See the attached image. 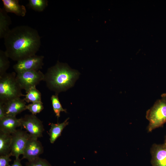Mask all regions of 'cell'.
Here are the masks:
<instances>
[{
  "instance_id": "cell-1",
  "label": "cell",
  "mask_w": 166,
  "mask_h": 166,
  "mask_svg": "<svg viewBox=\"0 0 166 166\" xmlns=\"http://www.w3.org/2000/svg\"><path fill=\"white\" fill-rule=\"evenodd\" d=\"M4 38L6 54L17 61L36 55L41 45L38 31L27 26L10 29Z\"/></svg>"
},
{
  "instance_id": "cell-2",
  "label": "cell",
  "mask_w": 166,
  "mask_h": 166,
  "mask_svg": "<svg viewBox=\"0 0 166 166\" xmlns=\"http://www.w3.org/2000/svg\"><path fill=\"white\" fill-rule=\"evenodd\" d=\"M79 74L77 71L72 69L67 64L57 61L55 65L48 69L43 81L49 89L58 95L73 87Z\"/></svg>"
},
{
  "instance_id": "cell-3",
  "label": "cell",
  "mask_w": 166,
  "mask_h": 166,
  "mask_svg": "<svg viewBox=\"0 0 166 166\" xmlns=\"http://www.w3.org/2000/svg\"><path fill=\"white\" fill-rule=\"evenodd\" d=\"M16 73H6L0 76V102L3 103L25 96L16 78Z\"/></svg>"
},
{
  "instance_id": "cell-4",
  "label": "cell",
  "mask_w": 166,
  "mask_h": 166,
  "mask_svg": "<svg viewBox=\"0 0 166 166\" xmlns=\"http://www.w3.org/2000/svg\"><path fill=\"white\" fill-rule=\"evenodd\" d=\"M146 117L149 121L148 132L162 127L166 123V93L162 94L161 98L157 100L147 111Z\"/></svg>"
},
{
  "instance_id": "cell-5",
  "label": "cell",
  "mask_w": 166,
  "mask_h": 166,
  "mask_svg": "<svg viewBox=\"0 0 166 166\" xmlns=\"http://www.w3.org/2000/svg\"><path fill=\"white\" fill-rule=\"evenodd\" d=\"M44 75L40 70L28 71L17 73L16 78L21 89L26 92L43 81Z\"/></svg>"
},
{
  "instance_id": "cell-6",
  "label": "cell",
  "mask_w": 166,
  "mask_h": 166,
  "mask_svg": "<svg viewBox=\"0 0 166 166\" xmlns=\"http://www.w3.org/2000/svg\"><path fill=\"white\" fill-rule=\"evenodd\" d=\"M21 127L25 129L32 137L43 136L44 128L42 122L35 115L26 114L21 118Z\"/></svg>"
},
{
  "instance_id": "cell-7",
  "label": "cell",
  "mask_w": 166,
  "mask_h": 166,
  "mask_svg": "<svg viewBox=\"0 0 166 166\" xmlns=\"http://www.w3.org/2000/svg\"><path fill=\"white\" fill-rule=\"evenodd\" d=\"M12 140L10 154L16 158L23 155V151L30 135L26 131L17 129L11 134Z\"/></svg>"
},
{
  "instance_id": "cell-8",
  "label": "cell",
  "mask_w": 166,
  "mask_h": 166,
  "mask_svg": "<svg viewBox=\"0 0 166 166\" xmlns=\"http://www.w3.org/2000/svg\"><path fill=\"white\" fill-rule=\"evenodd\" d=\"M44 56L35 55L17 61L13 66L16 73L32 70H39L44 65Z\"/></svg>"
},
{
  "instance_id": "cell-9",
  "label": "cell",
  "mask_w": 166,
  "mask_h": 166,
  "mask_svg": "<svg viewBox=\"0 0 166 166\" xmlns=\"http://www.w3.org/2000/svg\"><path fill=\"white\" fill-rule=\"evenodd\" d=\"M43 152L44 148L41 142L38 139L30 136L24 149L22 159H25L28 161L32 160L39 157Z\"/></svg>"
},
{
  "instance_id": "cell-10",
  "label": "cell",
  "mask_w": 166,
  "mask_h": 166,
  "mask_svg": "<svg viewBox=\"0 0 166 166\" xmlns=\"http://www.w3.org/2000/svg\"><path fill=\"white\" fill-rule=\"evenodd\" d=\"M26 102L24 99L18 98L3 103L5 116H16L26 110Z\"/></svg>"
},
{
  "instance_id": "cell-11",
  "label": "cell",
  "mask_w": 166,
  "mask_h": 166,
  "mask_svg": "<svg viewBox=\"0 0 166 166\" xmlns=\"http://www.w3.org/2000/svg\"><path fill=\"white\" fill-rule=\"evenodd\" d=\"M151 162L152 166H166V146L153 144L151 148Z\"/></svg>"
},
{
  "instance_id": "cell-12",
  "label": "cell",
  "mask_w": 166,
  "mask_h": 166,
  "mask_svg": "<svg viewBox=\"0 0 166 166\" xmlns=\"http://www.w3.org/2000/svg\"><path fill=\"white\" fill-rule=\"evenodd\" d=\"M21 118L16 116H6L0 120V131L12 134L21 127Z\"/></svg>"
},
{
  "instance_id": "cell-13",
  "label": "cell",
  "mask_w": 166,
  "mask_h": 166,
  "mask_svg": "<svg viewBox=\"0 0 166 166\" xmlns=\"http://www.w3.org/2000/svg\"><path fill=\"white\" fill-rule=\"evenodd\" d=\"M3 8L7 13H12L16 15L24 17L26 10L25 7L20 5L18 0H2Z\"/></svg>"
},
{
  "instance_id": "cell-14",
  "label": "cell",
  "mask_w": 166,
  "mask_h": 166,
  "mask_svg": "<svg viewBox=\"0 0 166 166\" xmlns=\"http://www.w3.org/2000/svg\"><path fill=\"white\" fill-rule=\"evenodd\" d=\"M69 118L66 119L61 123L50 124V128L49 134V141L51 144H53L56 140L61 135V132L64 128L69 123Z\"/></svg>"
},
{
  "instance_id": "cell-15",
  "label": "cell",
  "mask_w": 166,
  "mask_h": 166,
  "mask_svg": "<svg viewBox=\"0 0 166 166\" xmlns=\"http://www.w3.org/2000/svg\"><path fill=\"white\" fill-rule=\"evenodd\" d=\"M3 8L0 9V38H4L10 30L11 21L10 17Z\"/></svg>"
},
{
  "instance_id": "cell-16",
  "label": "cell",
  "mask_w": 166,
  "mask_h": 166,
  "mask_svg": "<svg viewBox=\"0 0 166 166\" xmlns=\"http://www.w3.org/2000/svg\"><path fill=\"white\" fill-rule=\"evenodd\" d=\"M11 134L0 131V156L10 154Z\"/></svg>"
},
{
  "instance_id": "cell-17",
  "label": "cell",
  "mask_w": 166,
  "mask_h": 166,
  "mask_svg": "<svg viewBox=\"0 0 166 166\" xmlns=\"http://www.w3.org/2000/svg\"><path fill=\"white\" fill-rule=\"evenodd\" d=\"M26 93L24 99L26 102L33 103L41 101V93L36 87L31 88Z\"/></svg>"
},
{
  "instance_id": "cell-18",
  "label": "cell",
  "mask_w": 166,
  "mask_h": 166,
  "mask_svg": "<svg viewBox=\"0 0 166 166\" xmlns=\"http://www.w3.org/2000/svg\"><path fill=\"white\" fill-rule=\"evenodd\" d=\"M9 57L5 51L0 50V76L6 73V71L10 66V62Z\"/></svg>"
},
{
  "instance_id": "cell-19",
  "label": "cell",
  "mask_w": 166,
  "mask_h": 166,
  "mask_svg": "<svg viewBox=\"0 0 166 166\" xmlns=\"http://www.w3.org/2000/svg\"><path fill=\"white\" fill-rule=\"evenodd\" d=\"M47 0H29L28 5L33 10L38 12L43 11L48 5Z\"/></svg>"
},
{
  "instance_id": "cell-20",
  "label": "cell",
  "mask_w": 166,
  "mask_h": 166,
  "mask_svg": "<svg viewBox=\"0 0 166 166\" xmlns=\"http://www.w3.org/2000/svg\"><path fill=\"white\" fill-rule=\"evenodd\" d=\"M50 99L53 111L57 119L60 117L61 112H64L65 113H67L66 109L63 108L59 101L57 95L55 94L52 95Z\"/></svg>"
},
{
  "instance_id": "cell-21",
  "label": "cell",
  "mask_w": 166,
  "mask_h": 166,
  "mask_svg": "<svg viewBox=\"0 0 166 166\" xmlns=\"http://www.w3.org/2000/svg\"><path fill=\"white\" fill-rule=\"evenodd\" d=\"M43 103L40 101L33 103H31L26 105V110H29L32 114L35 115L39 113L44 109Z\"/></svg>"
},
{
  "instance_id": "cell-22",
  "label": "cell",
  "mask_w": 166,
  "mask_h": 166,
  "mask_svg": "<svg viewBox=\"0 0 166 166\" xmlns=\"http://www.w3.org/2000/svg\"><path fill=\"white\" fill-rule=\"evenodd\" d=\"M26 166H52L45 159L39 157L26 163Z\"/></svg>"
},
{
  "instance_id": "cell-23",
  "label": "cell",
  "mask_w": 166,
  "mask_h": 166,
  "mask_svg": "<svg viewBox=\"0 0 166 166\" xmlns=\"http://www.w3.org/2000/svg\"><path fill=\"white\" fill-rule=\"evenodd\" d=\"M10 154L0 156V166H11L9 162L11 160Z\"/></svg>"
},
{
  "instance_id": "cell-24",
  "label": "cell",
  "mask_w": 166,
  "mask_h": 166,
  "mask_svg": "<svg viewBox=\"0 0 166 166\" xmlns=\"http://www.w3.org/2000/svg\"><path fill=\"white\" fill-rule=\"evenodd\" d=\"M5 116L3 107V103L0 102V120Z\"/></svg>"
},
{
  "instance_id": "cell-25",
  "label": "cell",
  "mask_w": 166,
  "mask_h": 166,
  "mask_svg": "<svg viewBox=\"0 0 166 166\" xmlns=\"http://www.w3.org/2000/svg\"><path fill=\"white\" fill-rule=\"evenodd\" d=\"M21 160L19 158H16L11 166H23L21 162Z\"/></svg>"
},
{
  "instance_id": "cell-26",
  "label": "cell",
  "mask_w": 166,
  "mask_h": 166,
  "mask_svg": "<svg viewBox=\"0 0 166 166\" xmlns=\"http://www.w3.org/2000/svg\"><path fill=\"white\" fill-rule=\"evenodd\" d=\"M163 144L164 145L166 146V136L165 139V140H164V143Z\"/></svg>"
}]
</instances>
